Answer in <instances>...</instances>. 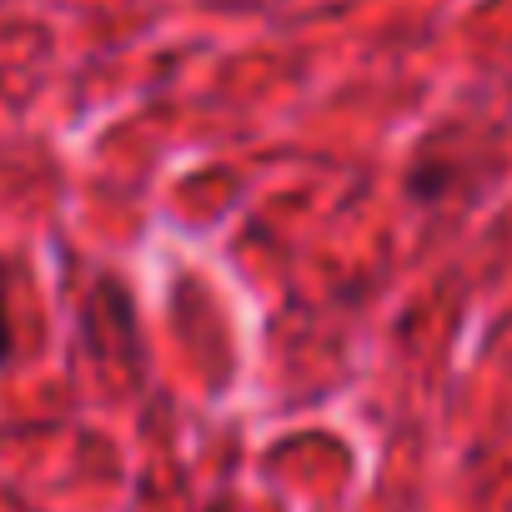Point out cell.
I'll list each match as a JSON object with an SVG mask.
<instances>
[{
    "mask_svg": "<svg viewBox=\"0 0 512 512\" xmlns=\"http://www.w3.org/2000/svg\"><path fill=\"white\" fill-rule=\"evenodd\" d=\"M11 357V322H6V272H0V362Z\"/></svg>",
    "mask_w": 512,
    "mask_h": 512,
    "instance_id": "1",
    "label": "cell"
},
{
    "mask_svg": "<svg viewBox=\"0 0 512 512\" xmlns=\"http://www.w3.org/2000/svg\"><path fill=\"white\" fill-rule=\"evenodd\" d=\"M206 512H236V507H231V502H211Z\"/></svg>",
    "mask_w": 512,
    "mask_h": 512,
    "instance_id": "2",
    "label": "cell"
}]
</instances>
